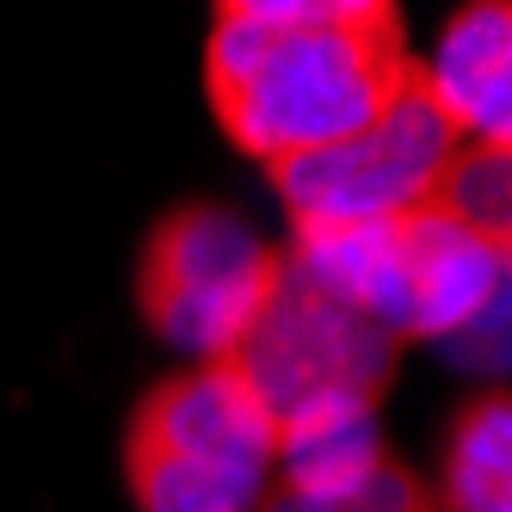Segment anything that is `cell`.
Instances as JSON below:
<instances>
[{
	"label": "cell",
	"instance_id": "1",
	"mask_svg": "<svg viewBox=\"0 0 512 512\" xmlns=\"http://www.w3.org/2000/svg\"><path fill=\"white\" fill-rule=\"evenodd\" d=\"M401 25H241L216 19L204 93L241 155L284 167L358 136L414 87Z\"/></svg>",
	"mask_w": 512,
	"mask_h": 512
},
{
	"label": "cell",
	"instance_id": "2",
	"mask_svg": "<svg viewBox=\"0 0 512 512\" xmlns=\"http://www.w3.org/2000/svg\"><path fill=\"white\" fill-rule=\"evenodd\" d=\"M284 260L309 284L383 321L395 340H438V346L463 334L506 284L494 241L475 223H463L445 198L389 216V223L297 229V247Z\"/></svg>",
	"mask_w": 512,
	"mask_h": 512
},
{
	"label": "cell",
	"instance_id": "3",
	"mask_svg": "<svg viewBox=\"0 0 512 512\" xmlns=\"http://www.w3.org/2000/svg\"><path fill=\"white\" fill-rule=\"evenodd\" d=\"M136 512H260L278 488V426L235 364H186L130 408Z\"/></svg>",
	"mask_w": 512,
	"mask_h": 512
},
{
	"label": "cell",
	"instance_id": "4",
	"mask_svg": "<svg viewBox=\"0 0 512 512\" xmlns=\"http://www.w3.org/2000/svg\"><path fill=\"white\" fill-rule=\"evenodd\" d=\"M395 358L401 340L383 321L340 303L334 290L309 284L284 260L272 303L223 364H235V377L260 395V408L284 432L321 414H352V408L377 414V401L395 383Z\"/></svg>",
	"mask_w": 512,
	"mask_h": 512
},
{
	"label": "cell",
	"instance_id": "5",
	"mask_svg": "<svg viewBox=\"0 0 512 512\" xmlns=\"http://www.w3.org/2000/svg\"><path fill=\"white\" fill-rule=\"evenodd\" d=\"M284 278V253L223 204H173L136 260V303L155 340L192 364H223Z\"/></svg>",
	"mask_w": 512,
	"mask_h": 512
},
{
	"label": "cell",
	"instance_id": "6",
	"mask_svg": "<svg viewBox=\"0 0 512 512\" xmlns=\"http://www.w3.org/2000/svg\"><path fill=\"white\" fill-rule=\"evenodd\" d=\"M457 155H463V136L451 130V118L438 112L414 75V87L377 124H364L358 136L334 142V149L272 167V186L297 229L389 223V216L438 204Z\"/></svg>",
	"mask_w": 512,
	"mask_h": 512
},
{
	"label": "cell",
	"instance_id": "7",
	"mask_svg": "<svg viewBox=\"0 0 512 512\" xmlns=\"http://www.w3.org/2000/svg\"><path fill=\"white\" fill-rule=\"evenodd\" d=\"M420 87L463 149H512V0H469L445 19Z\"/></svg>",
	"mask_w": 512,
	"mask_h": 512
},
{
	"label": "cell",
	"instance_id": "8",
	"mask_svg": "<svg viewBox=\"0 0 512 512\" xmlns=\"http://www.w3.org/2000/svg\"><path fill=\"white\" fill-rule=\"evenodd\" d=\"M438 512H512V389L469 395L438 445Z\"/></svg>",
	"mask_w": 512,
	"mask_h": 512
},
{
	"label": "cell",
	"instance_id": "9",
	"mask_svg": "<svg viewBox=\"0 0 512 512\" xmlns=\"http://www.w3.org/2000/svg\"><path fill=\"white\" fill-rule=\"evenodd\" d=\"M389 463L383 426L371 408L321 414L278 432V488L284 494H346Z\"/></svg>",
	"mask_w": 512,
	"mask_h": 512
},
{
	"label": "cell",
	"instance_id": "10",
	"mask_svg": "<svg viewBox=\"0 0 512 512\" xmlns=\"http://www.w3.org/2000/svg\"><path fill=\"white\" fill-rule=\"evenodd\" d=\"M438 198L494 241L500 266L512 278V149H463Z\"/></svg>",
	"mask_w": 512,
	"mask_h": 512
},
{
	"label": "cell",
	"instance_id": "11",
	"mask_svg": "<svg viewBox=\"0 0 512 512\" xmlns=\"http://www.w3.org/2000/svg\"><path fill=\"white\" fill-rule=\"evenodd\" d=\"M260 512H438V500L414 469H401L389 457L371 482H358L346 494H284V488H272V500Z\"/></svg>",
	"mask_w": 512,
	"mask_h": 512
},
{
	"label": "cell",
	"instance_id": "12",
	"mask_svg": "<svg viewBox=\"0 0 512 512\" xmlns=\"http://www.w3.org/2000/svg\"><path fill=\"white\" fill-rule=\"evenodd\" d=\"M216 19L241 25H401L395 0H216Z\"/></svg>",
	"mask_w": 512,
	"mask_h": 512
},
{
	"label": "cell",
	"instance_id": "13",
	"mask_svg": "<svg viewBox=\"0 0 512 512\" xmlns=\"http://www.w3.org/2000/svg\"><path fill=\"white\" fill-rule=\"evenodd\" d=\"M445 352L457 364H475V371H506V364H512V278L500 284V297L475 315L463 334L445 340Z\"/></svg>",
	"mask_w": 512,
	"mask_h": 512
}]
</instances>
